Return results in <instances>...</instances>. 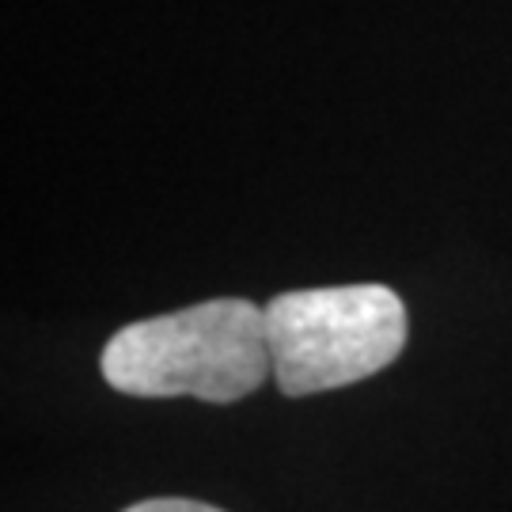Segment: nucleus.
Here are the masks:
<instances>
[{"mask_svg": "<svg viewBox=\"0 0 512 512\" xmlns=\"http://www.w3.org/2000/svg\"><path fill=\"white\" fill-rule=\"evenodd\" d=\"M126 512H224V509H213L205 501H190V497H152V501L129 505Z\"/></svg>", "mask_w": 512, "mask_h": 512, "instance_id": "nucleus-3", "label": "nucleus"}, {"mask_svg": "<svg viewBox=\"0 0 512 512\" xmlns=\"http://www.w3.org/2000/svg\"><path fill=\"white\" fill-rule=\"evenodd\" d=\"M262 311L274 384L289 399L368 380L406 346V304L387 285L296 289Z\"/></svg>", "mask_w": 512, "mask_h": 512, "instance_id": "nucleus-2", "label": "nucleus"}, {"mask_svg": "<svg viewBox=\"0 0 512 512\" xmlns=\"http://www.w3.org/2000/svg\"><path fill=\"white\" fill-rule=\"evenodd\" d=\"M107 384L137 399L194 395L202 403H236L274 376L266 346V311L220 296L122 327L99 357Z\"/></svg>", "mask_w": 512, "mask_h": 512, "instance_id": "nucleus-1", "label": "nucleus"}]
</instances>
